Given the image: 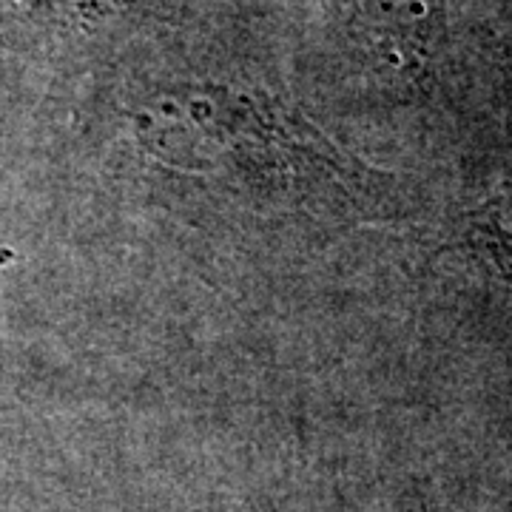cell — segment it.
Listing matches in <instances>:
<instances>
[{"label": "cell", "instance_id": "1", "mask_svg": "<svg viewBox=\"0 0 512 512\" xmlns=\"http://www.w3.org/2000/svg\"><path fill=\"white\" fill-rule=\"evenodd\" d=\"M493 214V234L504 248H512V185L487 208Z\"/></svg>", "mask_w": 512, "mask_h": 512}]
</instances>
